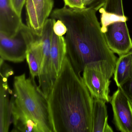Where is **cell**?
I'll use <instances>...</instances> for the list:
<instances>
[{
	"instance_id": "1",
	"label": "cell",
	"mask_w": 132,
	"mask_h": 132,
	"mask_svg": "<svg viewBox=\"0 0 132 132\" xmlns=\"http://www.w3.org/2000/svg\"><path fill=\"white\" fill-rule=\"evenodd\" d=\"M96 12L90 7L72 9L65 6L51 15L67 27L66 56L79 75L87 65L95 62L106 61L116 67L117 57L107 45Z\"/></svg>"
},
{
	"instance_id": "2",
	"label": "cell",
	"mask_w": 132,
	"mask_h": 132,
	"mask_svg": "<svg viewBox=\"0 0 132 132\" xmlns=\"http://www.w3.org/2000/svg\"><path fill=\"white\" fill-rule=\"evenodd\" d=\"M48 99L54 132H92L94 98L67 56Z\"/></svg>"
},
{
	"instance_id": "3",
	"label": "cell",
	"mask_w": 132,
	"mask_h": 132,
	"mask_svg": "<svg viewBox=\"0 0 132 132\" xmlns=\"http://www.w3.org/2000/svg\"><path fill=\"white\" fill-rule=\"evenodd\" d=\"M13 98L15 105L39 127L41 132H54L48 99L37 86L35 78L26 74L15 76Z\"/></svg>"
},
{
	"instance_id": "4",
	"label": "cell",
	"mask_w": 132,
	"mask_h": 132,
	"mask_svg": "<svg viewBox=\"0 0 132 132\" xmlns=\"http://www.w3.org/2000/svg\"><path fill=\"white\" fill-rule=\"evenodd\" d=\"M116 67L106 61H100L87 65L82 72L84 83L95 98L110 102V79Z\"/></svg>"
},
{
	"instance_id": "5",
	"label": "cell",
	"mask_w": 132,
	"mask_h": 132,
	"mask_svg": "<svg viewBox=\"0 0 132 132\" xmlns=\"http://www.w3.org/2000/svg\"><path fill=\"white\" fill-rule=\"evenodd\" d=\"M37 37L24 24L13 37L0 32L1 58L14 63L24 61L26 59L29 46Z\"/></svg>"
},
{
	"instance_id": "6",
	"label": "cell",
	"mask_w": 132,
	"mask_h": 132,
	"mask_svg": "<svg viewBox=\"0 0 132 132\" xmlns=\"http://www.w3.org/2000/svg\"><path fill=\"white\" fill-rule=\"evenodd\" d=\"M54 23L47 21L45 24L42 34L39 39L42 44V61L40 70L38 76L39 88L48 99L55 81L52 72L51 47L53 36Z\"/></svg>"
},
{
	"instance_id": "7",
	"label": "cell",
	"mask_w": 132,
	"mask_h": 132,
	"mask_svg": "<svg viewBox=\"0 0 132 132\" xmlns=\"http://www.w3.org/2000/svg\"><path fill=\"white\" fill-rule=\"evenodd\" d=\"M0 88V132H7L12 122L13 91L10 89L7 80L14 74L13 69L1 60Z\"/></svg>"
},
{
	"instance_id": "8",
	"label": "cell",
	"mask_w": 132,
	"mask_h": 132,
	"mask_svg": "<svg viewBox=\"0 0 132 132\" xmlns=\"http://www.w3.org/2000/svg\"><path fill=\"white\" fill-rule=\"evenodd\" d=\"M53 0H27V23L33 33L41 35L43 28L54 6Z\"/></svg>"
},
{
	"instance_id": "9",
	"label": "cell",
	"mask_w": 132,
	"mask_h": 132,
	"mask_svg": "<svg viewBox=\"0 0 132 132\" xmlns=\"http://www.w3.org/2000/svg\"><path fill=\"white\" fill-rule=\"evenodd\" d=\"M110 102L117 129L122 132H132V106L119 88L111 96Z\"/></svg>"
},
{
	"instance_id": "10",
	"label": "cell",
	"mask_w": 132,
	"mask_h": 132,
	"mask_svg": "<svg viewBox=\"0 0 132 132\" xmlns=\"http://www.w3.org/2000/svg\"><path fill=\"white\" fill-rule=\"evenodd\" d=\"M23 24L21 16L12 8L9 0H0V32L13 37Z\"/></svg>"
},
{
	"instance_id": "11",
	"label": "cell",
	"mask_w": 132,
	"mask_h": 132,
	"mask_svg": "<svg viewBox=\"0 0 132 132\" xmlns=\"http://www.w3.org/2000/svg\"><path fill=\"white\" fill-rule=\"evenodd\" d=\"M101 14V30L103 33L110 24L117 22H126L128 18L125 16L122 0H106L99 10Z\"/></svg>"
},
{
	"instance_id": "12",
	"label": "cell",
	"mask_w": 132,
	"mask_h": 132,
	"mask_svg": "<svg viewBox=\"0 0 132 132\" xmlns=\"http://www.w3.org/2000/svg\"><path fill=\"white\" fill-rule=\"evenodd\" d=\"M66 45L64 37L58 36L53 32L51 50L52 72L56 80L66 56Z\"/></svg>"
},
{
	"instance_id": "13",
	"label": "cell",
	"mask_w": 132,
	"mask_h": 132,
	"mask_svg": "<svg viewBox=\"0 0 132 132\" xmlns=\"http://www.w3.org/2000/svg\"><path fill=\"white\" fill-rule=\"evenodd\" d=\"M106 102L94 98L93 111L92 132H112L108 122Z\"/></svg>"
},
{
	"instance_id": "14",
	"label": "cell",
	"mask_w": 132,
	"mask_h": 132,
	"mask_svg": "<svg viewBox=\"0 0 132 132\" xmlns=\"http://www.w3.org/2000/svg\"><path fill=\"white\" fill-rule=\"evenodd\" d=\"M114 80L118 88L122 86L132 75V50L119 56L117 60Z\"/></svg>"
},
{
	"instance_id": "15",
	"label": "cell",
	"mask_w": 132,
	"mask_h": 132,
	"mask_svg": "<svg viewBox=\"0 0 132 132\" xmlns=\"http://www.w3.org/2000/svg\"><path fill=\"white\" fill-rule=\"evenodd\" d=\"M12 117V122L15 128L14 131L41 132L38 125L15 105L13 99Z\"/></svg>"
},
{
	"instance_id": "16",
	"label": "cell",
	"mask_w": 132,
	"mask_h": 132,
	"mask_svg": "<svg viewBox=\"0 0 132 132\" xmlns=\"http://www.w3.org/2000/svg\"><path fill=\"white\" fill-rule=\"evenodd\" d=\"M26 59L29 65L31 76L34 78L38 77L42 61V44L38 36L29 46Z\"/></svg>"
},
{
	"instance_id": "17",
	"label": "cell",
	"mask_w": 132,
	"mask_h": 132,
	"mask_svg": "<svg viewBox=\"0 0 132 132\" xmlns=\"http://www.w3.org/2000/svg\"><path fill=\"white\" fill-rule=\"evenodd\" d=\"M119 88L127 97L132 106V75L124 84Z\"/></svg>"
},
{
	"instance_id": "18",
	"label": "cell",
	"mask_w": 132,
	"mask_h": 132,
	"mask_svg": "<svg viewBox=\"0 0 132 132\" xmlns=\"http://www.w3.org/2000/svg\"><path fill=\"white\" fill-rule=\"evenodd\" d=\"M54 32L58 36H63L67 33V28L64 24L60 20H57L53 26Z\"/></svg>"
},
{
	"instance_id": "19",
	"label": "cell",
	"mask_w": 132,
	"mask_h": 132,
	"mask_svg": "<svg viewBox=\"0 0 132 132\" xmlns=\"http://www.w3.org/2000/svg\"><path fill=\"white\" fill-rule=\"evenodd\" d=\"M27 0H9L12 8L17 13L21 16L22 10Z\"/></svg>"
},
{
	"instance_id": "20",
	"label": "cell",
	"mask_w": 132,
	"mask_h": 132,
	"mask_svg": "<svg viewBox=\"0 0 132 132\" xmlns=\"http://www.w3.org/2000/svg\"><path fill=\"white\" fill-rule=\"evenodd\" d=\"M65 6L72 9H82L85 8L82 0H63Z\"/></svg>"
},
{
	"instance_id": "21",
	"label": "cell",
	"mask_w": 132,
	"mask_h": 132,
	"mask_svg": "<svg viewBox=\"0 0 132 132\" xmlns=\"http://www.w3.org/2000/svg\"><path fill=\"white\" fill-rule=\"evenodd\" d=\"M106 0H90L86 7H90L96 11L103 6Z\"/></svg>"
},
{
	"instance_id": "22",
	"label": "cell",
	"mask_w": 132,
	"mask_h": 132,
	"mask_svg": "<svg viewBox=\"0 0 132 132\" xmlns=\"http://www.w3.org/2000/svg\"><path fill=\"white\" fill-rule=\"evenodd\" d=\"M90 0H82V3L85 7H87Z\"/></svg>"
}]
</instances>
